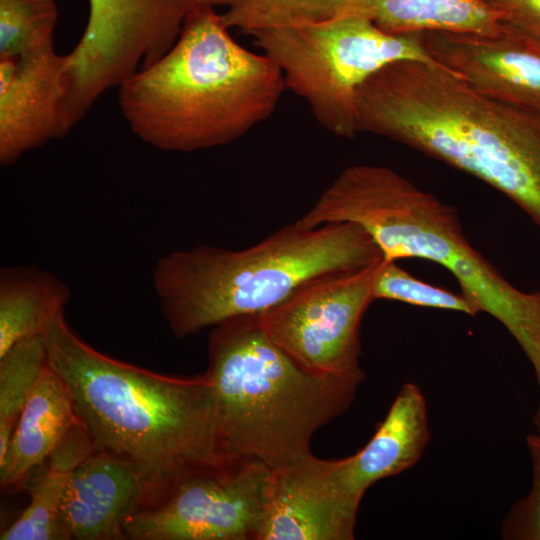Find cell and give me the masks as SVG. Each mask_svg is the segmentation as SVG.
Masks as SVG:
<instances>
[{
    "mask_svg": "<svg viewBox=\"0 0 540 540\" xmlns=\"http://www.w3.org/2000/svg\"><path fill=\"white\" fill-rule=\"evenodd\" d=\"M358 131L383 136L498 190L540 228V115L486 96L437 63L400 60L357 90Z\"/></svg>",
    "mask_w": 540,
    "mask_h": 540,
    "instance_id": "6da1fadb",
    "label": "cell"
},
{
    "mask_svg": "<svg viewBox=\"0 0 540 540\" xmlns=\"http://www.w3.org/2000/svg\"><path fill=\"white\" fill-rule=\"evenodd\" d=\"M286 89L279 66L241 46L215 7L201 3L173 46L119 86L131 131L162 151L229 144L276 110Z\"/></svg>",
    "mask_w": 540,
    "mask_h": 540,
    "instance_id": "7a4b0ae2",
    "label": "cell"
},
{
    "mask_svg": "<svg viewBox=\"0 0 540 540\" xmlns=\"http://www.w3.org/2000/svg\"><path fill=\"white\" fill-rule=\"evenodd\" d=\"M49 366L66 385L95 449L145 467L160 489L185 470L216 461L214 388L112 358L81 339L61 315L43 335Z\"/></svg>",
    "mask_w": 540,
    "mask_h": 540,
    "instance_id": "3957f363",
    "label": "cell"
},
{
    "mask_svg": "<svg viewBox=\"0 0 540 540\" xmlns=\"http://www.w3.org/2000/svg\"><path fill=\"white\" fill-rule=\"evenodd\" d=\"M383 260L371 236L352 222L283 226L241 250L198 245L165 254L152 286L172 334L185 338L230 318L259 315L317 277Z\"/></svg>",
    "mask_w": 540,
    "mask_h": 540,
    "instance_id": "277c9868",
    "label": "cell"
},
{
    "mask_svg": "<svg viewBox=\"0 0 540 540\" xmlns=\"http://www.w3.org/2000/svg\"><path fill=\"white\" fill-rule=\"evenodd\" d=\"M296 224L315 228L352 222L386 261L421 258L446 268L461 293L514 336L540 365V292L512 286L466 239L455 209L395 170L373 164L345 168Z\"/></svg>",
    "mask_w": 540,
    "mask_h": 540,
    "instance_id": "5b68a950",
    "label": "cell"
},
{
    "mask_svg": "<svg viewBox=\"0 0 540 540\" xmlns=\"http://www.w3.org/2000/svg\"><path fill=\"white\" fill-rule=\"evenodd\" d=\"M216 402L219 456L276 468L310 453L314 433L352 404L362 377L318 374L297 364L258 315L213 326L208 368Z\"/></svg>",
    "mask_w": 540,
    "mask_h": 540,
    "instance_id": "8992f818",
    "label": "cell"
},
{
    "mask_svg": "<svg viewBox=\"0 0 540 540\" xmlns=\"http://www.w3.org/2000/svg\"><path fill=\"white\" fill-rule=\"evenodd\" d=\"M255 44L281 69L286 89L310 107L318 123L347 139L358 133V88L400 60L434 62L416 34L395 35L359 15L258 29Z\"/></svg>",
    "mask_w": 540,
    "mask_h": 540,
    "instance_id": "52a82bcc",
    "label": "cell"
},
{
    "mask_svg": "<svg viewBox=\"0 0 540 540\" xmlns=\"http://www.w3.org/2000/svg\"><path fill=\"white\" fill-rule=\"evenodd\" d=\"M270 468L249 457L191 467L123 525L130 540H258Z\"/></svg>",
    "mask_w": 540,
    "mask_h": 540,
    "instance_id": "ba28073f",
    "label": "cell"
},
{
    "mask_svg": "<svg viewBox=\"0 0 540 540\" xmlns=\"http://www.w3.org/2000/svg\"><path fill=\"white\" fill-rule=\"evenodd\" d=\"M202 0H89L86 28L66 55L77 123L108 89L161 58Z\"/></svg>",
    "mask_w": 540,
    "mask_h": 540,
    "instance_id": "9c48e42d",
    "label": "cell"
},
{
    "mask_svg": "<svg viewBox=\"0 0 540 540\" xmlns=\"http://www.w3.org/2000/svg\"><path fill=\"white\" fill-rule=\"evenodd\" d=\"M383 260L304 283L258 315L262 328L308 371L366 378L359 361L360 325L374 300V282Z\"/></svg>",
    "mask_w": 540,
    "mask_h": 540,
    "instance_id": "30bf717a",
    "label": "cell"
},
{
    "mask_svg": "<svg viewBox=\"0 0 540 540\" xmlns=\"http://www.w3.org/2000/svg\"><path fill=\"white\" fill-rule=\"evenodd\" d=\"M66 55L54 44L0 57V164L63 137L75 125Z\"/></svg>",
    "mask_w": 540,
    "mask_h": 540,
    "instance_id": "8fae6325",
    "label": "cell"
},
{
    "mask_svg": "<svg viewBox=\"0 0 540 540\" xmlns=\"http://www.w3.org/2000/svg\"><path fill=\"white\" fill-rule=\"evenodd\" d=\"M427 55L474 90L540 115V45L506 25L498 34L415 33Z\"/></svg>",
    "mask_w": 540,
    "mask_h": 540,
    "instance_id": "7c38bea8",
    "label": "cell"
},
{
    "mask_svg": "<svg viewBox=\"0 0 540 540\" xmlns=\"http://www.w3.org/2000/svg\"><path fill=\"white\" fill-rule=\"evenodd\" d=\"M358 509L336 486L332 460L310 452L270 468L258 540H352Z\"/></svg>",
    "mask_w": 540,
    "mask_h": 540,
    "instance_id": "4fadbf2b",
    "label": "cell"
},
{
    "mask_svg": "<svg viewBox=\"0 0 540 540\" xmlns=\"http://www.w3.org/2000/svg\"><path fill=\"white\" fill-rule=\"evenodd\" d=\"M155 488L140 464L95 449L71 472L61 505L67 540L124 539L125 520Z\"/></svg>",
    "mask_w": 540,
    "mask_h": 540,
    "instance_id": "5bb4252c",
    "label": "cell"
},
{
    "mask_svg": "<svg viewBox=\"0 0 540 540\" xmlns=\"http://www.w3.org/2000/svg\"><path fill=\"white\" fill-rule=\"evenodd\" d=\"M429 439L425 397L416 384L405 383L369 442L354 455L332 460L334 482L359 508L372 484L415 465Z\"/></svg>",
    "mask_w": 540,
    "mask_h": 540,
    "instance_id": "9a60e30c",
    "label": "cell"
},
{
    "mask_svg": "<svg viewBox=\"0 0 540 540\" xmlns=\"http://www.w3.org/2000/svg\"><path fill=\"white\" fill-rule=\"evenodd\" d=\"M71 395L57 373L44 369L13 430L0 459V484L14 491L45 464L77 421Z\"/></svg>",
    "mask_w": 540,
    "mask_h": 540,
    "instance_id": "2e32d148",
    "label": "cell"
},
{
    "mask_svg": "<svg viewBox=\"0 0 540 540\" xmlns=\"http://www.w3.org/2000/svg\"><path fill=\"white\" fill-rule=\"evenodd\" d=\"M69 286L36 264L0 271V357L18 342L43 336L64 314Z\"/></svg>",
    "mask_w": 540,
    "mask_h": 540,
    "instance_id": "e0dca14e",
    "label": "cell"
},
{
    "mask_svg": "<svg viewBox=\"0 0 540 540\" xmlns=\"http://www.w3.org/2000/svg\"><path fill=\"white\" fill-rule=\"evenodd\" d=\"M361 16L395 35L423 31L498 34L506 28L500 16L480 0H369Z\"/></svg>",
    "mask_w": 540,
    "mask_h": 540,
    "instance_id": "ac0fdd59",
    "label": "cell"
},
{
    "mask_svg": "<svg viewBox=\"0 0 540 540\" xmlns=\"http://www.w3.org/2000/svg\"><path fill=\"white\" fill-rule=\"evenodd\" d=\"M48 365L43 336L24 339L0 357V459L28 398Z\"/></svg>",
    "mask_w": 540,
    "mask_h": 540,
    "instance_id": "d6986e66",
    "label": "cell"
},
{
    "mask_svg": "<svg viewBox=\"0 0 540 540\" xmlns=\"http://www.w3.org/2000/svg\"><path fill=\"white\" fill-rule=\"evenodd\" d=\"M73 469L48 461L30 486V502L0 534L1 540H67L61 523V505Z\"/></svg>",
    "mask_w": 540,
    "mask_h": 540,
    "instance_id": "ffe728a7",
    "label": "cell"
},
{
    "mask_svg": "<svg viewBox=\"0 0 540 540\" xmlns=\"http://www.w3.org/2000/svg\"><path fill=\"white\" fill-rule=\"evenodd\" d=\"M54 0H0V57H15L53 43Z\"/></svg>",
    "mask_w": 540,
    "mask_h": 540,
    "instance_id": "44dd1931",
    "label": "cell"
},
{
    "mask_svg": "<svg viewBox=\"0 0 540 540\" xmlns=\"http://www.w3.org/2000/svg\"><path fill=\"white\" fill-rule=\"evenodd\" d=\"M373 297L389 299L410 305L451 310L470 316L478 313L476 307L462 293L418 280L396 264V261L383 260L378 269Z\"/></svg>",
    "mask_w": 540,
    "mask_h": 540,
    "instance_id": "7402d4cb",
    "label": "cell"
},
{
    "mask_svg": "<svg viewBox=\"0 0 540 540\" xmlns=\"http://www.w3.org/2000/svg\"><path fill=\"white\" fill-rule=\"evenodd\" d=\"M528 451L533 477L530 492L519 499L502 525V537L512 540H540V434H528Z\"/></svg>",
    "mask_w": 540,
    "mask_h": 540,
    "instance_id": "603a6c76",
    "label": "cell"
},
{
    "mask_svg": "<svg viewBox=\"0 0 540 540\" xmlns=\"http://www.w3.org/2000/svg\"><path fill=\"white\" fill-rule=\"evenodd\" d=\"M501 21L540 45V0H480Z\"/></svg>",
    "mask_w": 540,
    "mask_h": 540,
    "instance_id": "cb8c5ba5",
    "label": "cell"
}]
</instances>
